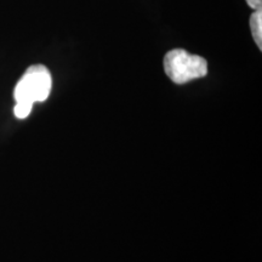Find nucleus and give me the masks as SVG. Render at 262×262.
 <instances>
[{
  "mask_svg": "<svg viewBox=\"0 0 262 262\" xmlns=\"http://www.w3.org/2000/svg\"><path fill=\"white\" fill-rule=\"evenodd\" d=\"M52 78L45 66H31L16 84L14 113L18 119H25L32 112L35 102H44L51 93Z\"/></svg>",
  "mask_w": 262,
  "mask_h": 262,
  "instance_id": "obj_1",
  "label": "nucleus"
},
{
  "mask_svg": "<svg viewBox=\"0 0 262 262\" xmlns=\"http://www.w3.org/2000/svg\"><path fill=\"white\" fill-rule=\"evenodd\" d=\"M164 71L175 84H186L205 77L208 62L204 57L189 54L183 49H173L164 57Z\"/></svg>",
  "mask_w": 262,
  "mask_h": 262,
  "instance_id": "obj_2",
  "label": "nucleus"
},
{
  "mask_svg": "<svg viewBox=\"0 0 262 262\" xmlns=\"http://www.w3.org/2000/svg\"><path fill=\"white\" fill-rule=\"evenodd\" d=\"M250 28L251 34L258 49H262V11H255L250 16Z\"/></svg>",
  "mask_w": 262,
  "mask_h": 262,
  "instance_id": "obj_3",
  "label": "nucleus"
},
{
  "mask_svg": "<svg viewBox=\"0 0 262 262\" xmlns=\"http://www.w3.org/2000/svg\"><path fill=\"white\" fill-rule=\"evenodd\" d=\"M247 2V4L250 6V8H253L255 11H260L262 9V0H245Z\"/></svg>",
  "mask_w": 262,
  "mask_h": 262,
  "instance_id": "obj_4",
  "label": "nucleus"
}]
</instances>
